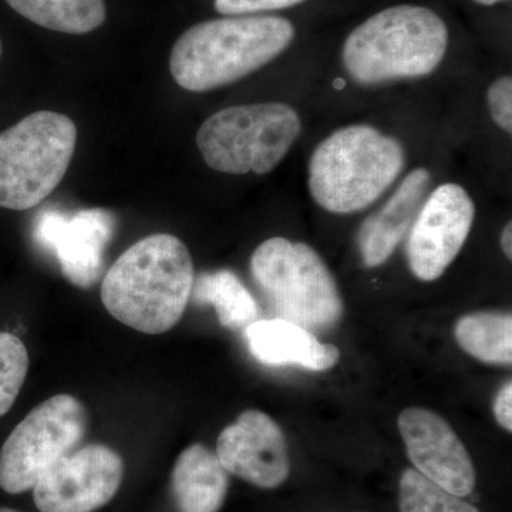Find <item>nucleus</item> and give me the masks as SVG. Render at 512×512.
Segmentation results:
<instances>
[{"label": "nucleus", "instance_id": "f257e3e1", "mask_svg": "<svg viewBox=\"0 0 512 512\" xmlns=\"http://www.w3.org/2000/svg\"><path fill=\"white\" fill-rule=\"evenodd\" d=\"M194 279V262L184 242L170 234L150 235L111 265L101 285V302L124 325L161 335L183 318Z\"/></svg>", "mask_w": 512, "mask_h": 512}, {"label": "nucleus", "instance_id": "f03ea898", "mask_svg": "<svg viewBox=\"0 0 512 512\" xmlns=\"http://www.w3.org/2000/svg\"><path fill=\"white\" fill-rule=\"evenodd\" d=\"M295 28L279 16H229L185 30L171 50L170 72L178 86L210 92L244 79L284 53Z\"/></svg>", "mask_w": 512, "mask_h": 512}, {"label": "nucleus", "instance_id": "7ed1b4c3", "mask_svg": "<svg viewBox=\"0 0 512 512\" xmlns=\"http://www.w3.org/2000/svg\"><path fill=\"white\" fill-rule=\"evenodd\" d=\"M448 29L423 6L384 9L357 26L343 46L346 72L362 86L433 73L446 56Z\"/></svg>", "mask_w": 512, "mask_h": 512}, {"label": "nucleus", "instance_id": "20e7f679", "mask_svg": "<svg viewBox=\"0 0 512 512\" xmlns=\"http://www.w3.org/2000/svg\"><path fill=\"white\" fill-rule=\"evenodd\" d=\"M406 164L400 141L375 127L339 128L313 151L309 190L323 210L353 214L379 200Z\"/></svg>", "mask_w": 512, "mask_h": 512}, {"label": "nucleus", "instance_id": "39448f33", "mask_svg": "<svg viewBox=\"0 0 512 512\" xmlns=\"http://www.w3.org/2000/svg\"><path fill=\"white\" fill-rule=\"evenodd\" d=\"M251 271L278 318L320 332L342 319L345 305L336 279L309 245L266 239L252 254Z\"/></svg>", "mask_w": 512, "mask_h": 512}, {"label": "nucleus", "instance_id": "423d86ee", "mask_svg": "<svg viewBox=\"0 0 512 512\" xmlns=\"http://www.w3.org/2000/svg\"><path fill=\"white\" fill-rule=\"evenodd\" d=\"M76 143V124L55 111H36L0 133V207L25 211L45 201L69 170Z\"/></svg>", "mask_w": 512, "mask_h": 512}, {"label": "nucleus", "instance_id": "0eeeda50", "mask_svg": "<svg viewBox=\"0 0 512 512\" xmlns=\"http://www.w3.org/2000/svg\"><path fill=\"white\" fill-rule=\"evenodd\" d=\"M301 130V119L288 104L234 106L204 121L197 147L212 170L262 175L278 167Z\"/></svg>", "mask_w": 512, "mask_h": 512}, {"label": "nucleus", "instance_id": "6e6552de", "mask_svg": "<svg viewBox=\"0 0 512 512\" xmlns=\"http://www.w3.org/2000/svg\"><path fill=\"white\" fill-rule=\"evenodd\" d=\"M89 426L86 407L57 394L25 417L0 450V488L9 494L33 490L57 460L82 443Z\"/></svg>", "mask_w": 512, "mask_h": 512}, {"label": "nucleus", "instance_id": "1a4fd4ad", "mask_svg": "<svg viewBox=\"0 0 512 512\" xmlns=\"http://www.w3.org/2000/svg\"><path fill=\"white\" fill-rule=\"evenodd\" d=\"M124 461L113 448L90 444L57 460L33 487L42 512H93L119 491Z\"/></svg>", "mask_w": 512, "mask_h": 512}, {"label": "nucleus", "instance_id": "9d476101", "mask_svg": "<svg viewBox=\"0 0 512 512\" xmlns=\"http://www.w3.org/2000/svg\"><path fill=\"white\" fill-rule=\"evenodd\" d=\"M474 217L476 205L461 185L447 183L431 192L407 242V259L417 279L433 282L443 276L466 244Z\"/></svg>", "mask_w": 512, "mask_h": 512}, {"label": "nucleus", "instance_id": "9b49d317", "mask_svg": "<svg viewBox=\"0 0 512 512\" xmlns=\"http://www.w3.org/2000/svg\"><path fill=\"white\" fill-rule=\"evenodd\" d=\"M397 424L414 470L458 497L473 493L477 480L473 460L440 414L409 407L400 413Z\"/></svg>", "mask_w": 512, "mask_h": 512}, {"label": "nucleus", "instance_id": "f8f14e48", "mask_svg": "<svg viewBox=\"0 0 512 512\" xmlns=\"http://www.w3.org/2000/svg\"><path fill=\"white\" fill-rule=\"evenodd\" d=\"M217 457L227 473L265 490L284 484L291 473L284 431L259 410H247L221 431Z\"/></svg>", "mask_w": 512, "mask_h": 512}, {"label": "nucleus", "instance_id": "ddd939ff", "mask_svg": "<svg viewBox=\"0 0 512 512\" xmlns=\"http://www.w3.org/2000/svg\"><path fill=\"white\" fill-rule=\"evenodd\" d=\"M111 231L110 214L101 210L79 212L72 218L46 214L39 225L40 239L55 249L63 274L80 288L99 279Z\"/></svg>", "mask_w": 512, "mask_h": 512}, {"label": "nucleus", "instance_id": "4468645a", "mask_svg": "<svg viewBox=\"0 0 512 512\" xmlns=\"http://www.w3.org/2000/svg\"><path fill=\"white\" fill-rule=\"evenodd\" d=\"M430 183L429 171L417 168L404 178L389 201L363 222L357 234V247L363 265L376 268L393 255L416 220Z\"/></svg>", "mask_w": 512, "mask_h": 512}, {"label": "nucleus", "instance_id": "2eb2a0df", "mask_svg": "<svg viewBox=\"0 0 512 512\" xmlns=\"http://www.w3.org/2000/svg\"><path fill=\"white\" fill-rule=\"evenodd\" d=\"M249 352L265 366H299L325 372L338 365L340 350L311 330L285 319L255 320L245 329Z\"/></svg>", "mask_w": 512, "mask_h": 512}, {"label": "nucleus", "instance_id": "dca6fc26", "mask_svg": "<svg viewBox=\"0 0 512 512\" xmlns=\"http://www.w3.org/2000/svg\"><path fill=\"white\" fill-rule=\"evenodd\" d=\"M171 483L180 512H218L227 497L229 481L217 454L197 443L178 457Z\"/></svg>", "mask_w": 512, "mask_h": 512}, {"label": "nucleus", "instance_id": "f3484780", "mask_svg": "<svg viewBox=\"0 0 512 512\" xmlns=\"http://www.w3.org/2000/svg\"><path fill=\"white\" fill-rule=\"evenodd\" d=\"M191 298L198 305L212 306L225 329L245 330L258 320L259 308L254 296L228 269L204 272L194 279Z\"/></svg>", "mask_w": 512, "mask_h": 512}, {"label": "nucleus", "instance_id": "a211bd4d", "mask_svg": "<svg viewBox=\"0 0 512 512\" xmlns=\"http://www.w3.org/2000/svg\"><path fill=\"white\" fill-rule=\"evenodd\" d=\"M20 16L42 28L86 35L106 20L104 0H6Z\"/></svg>", "mask_w": 512, "mask_h": 512}, {"label": "nucleus", "instance_id": "6ab92c4d", "mask_svg": "<svg viewBox=\"0 0 512 512\" xmlns=\"http://www.w3.org/2000/svg\"><path fill=\"white\" fill-rule=\"evenodd\" d=\"M458 346L480 362L511 366L510 312H476L461 316L454 328Z\"/></svg>", "mask_w": 512, "mask_h": 512}, {"label": "nucleus", "instance_id": "aec40b11", "mask_svg": "<svg viewBox=\"0 0 512 512\" xmlns=\"http://www.w3.org/2000/svg\"><path fill=\"white\" fill-rule=\"evenodd\" d=\"M402 512H480L463 497L448 493L414 468H407L400 478Z\"/></svg>", "mask_w": 512, "mask_h": 512}, {"label": "nucleus", "instance_id": "412c9836", "mask_svg": "<svg viewBox=\"0 0 512 512\" xmlns=\"http://www.w3.org/2000/svg\"><path fill=\"white\" fill-rule=\"evenodd\" d=\"M29 370V353L25 343L0 332V417L12 409L18 399Z\"/></svg>", "mask_w": 512, "mask_h": 512}, {"label": "nucleus", "instance_id": "4be33fe9", "mask_svg": "<svg viewBox=\"0 0 512 512\" xmlns=\"http://www.w3.org/2000/svg\"><path fill=\"white\" fill-rule=\"evenodd\" d=\"M491 119L505 133H512V79L511 76L495 80L487 92Z\"/></svg>", "mask_w": 512, "mask_h": 512}, {"label": "nucleus", "instance_id": "5701e85b", "mask_svg": "<svg viewBox=\"0 0 512 512\" xmlns=\"http://www.w3.org/2000/svg\"><path fill=\"white\" fill-rule=\"evenodd\" d=\"M306 0H215V10L225 16H247L255 13L292 8Z\"/></svg>", "mask_w": 512, "mask_h": 512}, {"label": "nucleus", "instance_id": "b1692460", "mask_svg": "<svg viewBox=\"0 0 512 512\" xmlns=\"http://www.w3.org/2000/svg\"><path fill=\"white\" fill-rule=\"evenodd\" d=\"M512 382L508 380L507 383L498 390L497 396L494 400V416L498 424L505 431L511 433L512 431Z\"/></svg>", "mask_w": 512, "mask_h": 512}, {"label": "nucleus", "instance_id": "393cba45", "mask_svg": "<svg viewBox=\"0 0 512 512\" xmlns=\"http://www.w3.org/2000/svg\"><path fill=\"white\" fill-rule=\"evenodd\" d=\"M501 248H503L504 255L507 256L508 259H512V225L511 222H508L505 225L503 235H501Z\"/></svg>", "mask_w": 512, "mask_h": 512}, {"label": "nucleus", "instance_id": "a878e982", "mask_svg": "<svg viewBox=\"0 0 512 512\" xmlns=\"http://www.w3.org/2000/svg\"><path fill=\"white\" fill-rule=\"evenodd\" d=\"M473 2L478 3V5L493 6L495 3L504 2V0H473Z\"/></svg>", "mask_w": 512, "mask_h": 512}, {"label": "nucleus", "instance_id": "bb28decb", "mask_svg": "<svg viewBox=\"0 0 512 512\" xmlns=\"http://www.w3.org/2000/svg\"><path fill=\"white\" fill-rule=\"evenodd\" d=\"M333 86H335L336 90H342L343 87L346 86V82L343 79H336L335 83H333Z\"/></svg>", "mask_w": 512, "mask_h": 512}, {"label": "nucleus", "instance_id": "cd10ccee", "mask_svg": "<svg viewBox=\"0 0 512 512\" xmlns=\"http://www.w3.org/2000/svg\"><path fill=\"white\" fill-rule=\"evenodd\" d=\"M0 512H19V511L10 510V508H0Z\"/></svg>", "mask_w": 512, "mask_h": 512}, {"label": "nucleus", "instance_id": "c85d7f7f", "mask_svg": "<svg viewBox=\"0 0 512 512\" xmlns=\"http://www.w3.org/2000/svg\"><path fill=\"white\" fill-rule=\"evenodd\" d=\"M0 57H2V39H0Z\"/></svg>", "mask_w": 512, "mask_h": 512}]
</instances>
